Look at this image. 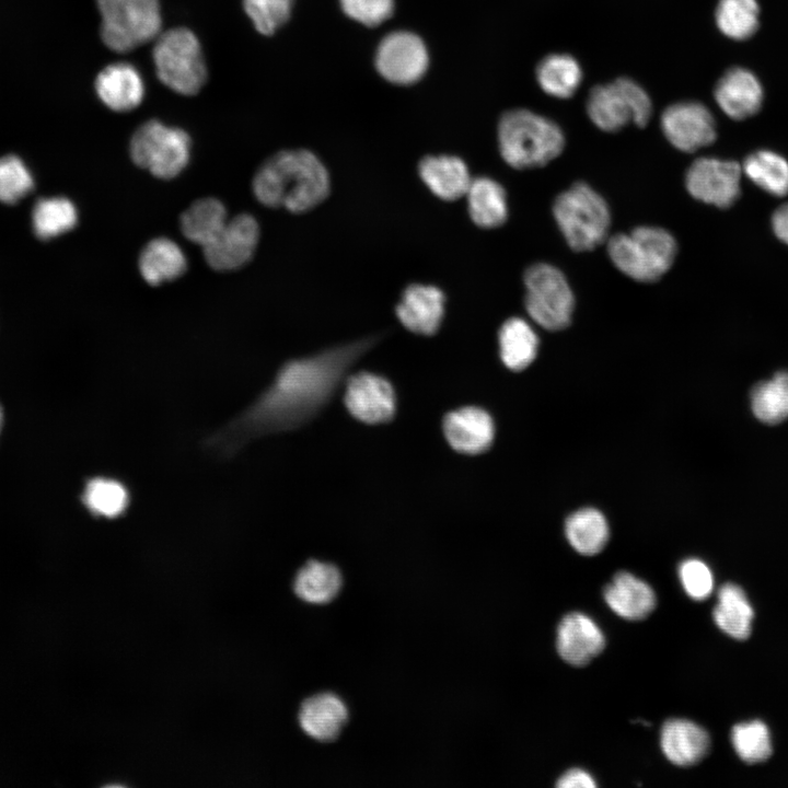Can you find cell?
Masks as SVG:
<instances>
[{
	"label": "cell",
	"instance_id": "9a60e30c",
	"mask_svg": "<svg viewBox=\"0 0 788 788\" xmlns=\"http://www.w3.org/2000/svg\"><path fill=\"white\" fill-rule=\"evenodd\" d=\"M345 404L355 418L371 425L390 421L395 413L391 384L369 372L356 373L347 380Z\"/></svg>",
	"mask_w": 788,
	"mask_h": 788
},
{
	"label": "cell",
	"instance_id": "d6986e66",
	"mask_svg": "<svg viewBox=\"0 0 788 788\" xmlns=\"http://www.w3.org/2000/svg\"><path fill=\"white\" fill-rule=\"evenodd\" d=\"M444 293L430 285L408 286L396 305V316L410 332L430 336L439 329L444 315Z\"/></svg>",
	"mask_w": 788,
	"mask_h": 788
},
{
	"label": "cell",
	"instance_id": "4316f807",
	"mask_svg": "<svg viewBox=\"0 0 788 788\" xmlns=\"http://www.w3.org/2000/svg\"><path fill=\"white\" fill-rule=\"evenodd\" d=\"M466 197L470 217L476 225L494 229L507 221V194L498 182L489 177H476L472 179Z\"/></svg>",
	"mask_w": 788,
	"mask_h": 788
},
{
	"label": "cell",
	"instance_id": "83f0119b",
	"mask_svg": "<svg viewBox=\"0 0 788 788\" xmlns=\"http://www.w3.org/2000/svg\"><path fill=\"white\" fill-rule=\"evenodd\" d=\"M186 265L182 248L167 237L151 240L139 256L140 273L152 286L176 279L184 274Z\"/></svg>",
	"mask_w": 788,
	"mask_h": 788
},
{
	"label": "cell",
	"instance_id": "5b68a950",
	"mask_svg": "<svg viewBox=\"0 0 788 788\" xmlns=\"http://www.w3.org/2000/svg\"><path fill=\"white\" fill-rule=\"evenodd\" d=\"M553 215L567 244L576 252L592 251L609 237L610 208L587 183L577 182L558 194Z\"/></svg>",
	"mask_w": 788,
	"mask_h": 788
},
{
	"label": "cell",
	"instance_id": "60d3db41",
	"mask_svg": "<svg viewBox=\"0 0 788 788\" xmlns=\"http://www.w3.org/2000/svg\"><path fill=\"white\" fill-rule=\"evenodd\" d=\"M680 581L690 598L702 601L714 589V577L709 567L702 560L690 558L679 567Z\"/></svg>",
	"mask_w": 788,
	"mask_h": 788
},
{
	"label": "cell",
	"instance_id": "277c9868",
	"mask_svg": "<svg viewBox=\"0 0 788 788\" xmlns=\"http://www.w3.org/2000/svg\"><path fill=\"white\" fill-rule=\"evenodd\" d=\"M606 250L621 273L635 281L650 283L670 270L677 254V243L668 230L644 225L607 237Z\"/></svg>",
	"mask_w": 788,
	"mask_h": 788
},
{
	"label": "cell",
	"instance_id": "74e56055",
	"mask_svg": "<svg viewBox=\"0 0 788 788\" xmlns=\"http://www.w3.org/2000/svg\"><path fill=\"white\" fill-rule=\"evenodd\" d=\"M731 741L735 753L745 763H761L772 755L770 734L762 721L756 720L734 726Z\"/></svg>",
	"mask_w": 788,
	"mask_h": 788
},
{
	"label": "cell",
	"instance_id": "4fadbf2b",
	"mask_svg": "<svg viewBox=\"0 0 788 788\" xmlns=\"http://www.w3.org/2000/svg\"><path fill=\"white\" fill-rule=\"evenodd\" d=\"M741 173L742 167L734 161L700 158L686 171L685 187L695 199L727 208L740 195Z\"/></svg>",
	"mask_w": 788,
	"mask_h": 788
},
{
	"label": "cell",
	"instance_id": "3957f363",
	"mask_svg": "<svg viewBox=\"0 0 788 788\" xmlns=\"http://www.w3.org/2000/svg\"><path fill=\"white\" fill-rule=\"evenodd\" d=\"M497 134L502 159L517 170L545 166L561 154L566 144L558 124L522 107L501 115Z\"/></svg>",
	"mask_w": 788,
	"mask_h": 788
},
{
	"label": "cell",
	"instance_id": "f1b7e54d",
	"mask_svg": "<svg viewBox=\"0 0 788 788\" xmlns=\"http://www.w3.org/2000/svg\"><path fill=\"white\" fill-rule=\"evenodd\" d=\"M224 205L211 197L193 202L181 216L182 233L190 242L205 247L228 222Z\"/></svg>",
	"mask_w": 788,
	"mask_h": 788
},
{
	"label": "cell",
	"instance_id": "9c48e42d",
	"mask_svg": "<svg viewBox=\"0 0 788 788\" xmlns=\"http://www.w3.org/2000/svg\"><path fill=\"white\" fill-rule=\"evenodd\" d=\"M524 305L530 317L547 331H561L571 323L575 296L560 269L536 263L524 273Z\"/></svg>",
	"mask_w": 788,
	"mask_h": 788
},
{
	"label": "cell",
	"instance_id": "ffe728a7",
	"mask_svg": "<svg viewBox=\"0 0 788 788\" xmlns=\"http://www.w3.org/2000/svg\"><path fill=\"white\" fill-rule=\"evenodd\" d=\"M443 431L455 451L479 454L490 448L495 427L491 417L484 409L463 407L445 415Z\"/></svg>",
	"mask_w": 788,
	"mask_h": 788
},
{
	"label": "cell",
	"instance_id": "1f68e13d",
	"mask_svg": "<svg viewBox=\"0 0 788 788\" xmlns=\"http://www.w3.org/2000/svg\"><path fill=\"white\" fill-rule=\"evenodd\" d=\"M565 533L570 545L586 556L600 553L610 535L605 517L594 508H583L570 514L565 523Z\"/></svg>",
	"mask_w": 788,
	"mask_h": 788
},
{
	"label": "cell",
	"instance_id": "484cf974",
	"mask_svg": "<svg viewBox=\"0 0 788 788\" xmlns=\"http://www.w3.org/2000/svg\"><path fill=\"white\" fill-rule=\"evenodd\" d=\"M535 79L545 94L566 100L579 90L583 71L579 61L570 54L552 53L537 62Z\"/></svg>",
	"mask_w": 788,
	"mask_h": 788
},
{
	"label": "cell",
	"instance_id": "8d00e7d4",
	"mask_svg": "<svg viewBox=\"0 0 788 788\" xmlns=\"http://www.w3.org/2000/svg\"><path fill=\"white\" fill-rule=\"evenodd\" d=\"M32 222L35 234L48 240L72 230L78 222V212L65 197L42 198L33 208Z\"/></svg>",
	"mask_w": 788,
	"mask_h": 788
},
{
	"label": "cell",
	"instance_id": "8992f818",
	"mask_svg": "<svg viewBox=\"0 0 788 788\" xmlns=\"http://www.w3.org/2000/svg\"><path fill=\"white\" fill-rule=\"evenodd\" d=\"M586 112L592 124L605 132H617L629 124L646 127L653 105L648 92L633 78L592 86L586 100Z\"/></svg>",
	"mask_w": 788,
	"mask_h": 788
},
{
	"label": "cell",
	"instance_id": "5bb4252c",
	"mask_svg": "<svg viewBox=\"0 0 788 788\" xmlns=\"http://www.w3.org/2000/svg\"><path fill=\"white\" fill-rule=\"evenodd\" d=\"M259 239L254 217L241 213L229 219L212 242L202 247L208 265L219 271L244 266L253 256Z\"/></svg>",
	"mask_w": 788,
	"mask_h": 788
},
{
	"label": "cell",
	"instance_id": "d4e9b609",
	"mask_svg": "<svg viewBox=\"0 0 788 788\" xmlns=\"http://www.w3.org/2000/svg\"><path fill=\"white\" fill-rule=\"evenodd\" d=\"M292 588L294 594L306 603L327 604L340 593L343 576L334 564L310 559L297 571Z\"/></svg>",
	"mask_w": 788,
	"mask_h": 788
},
{
	"label": "cell",
	"instance_id": "52a82bcc",
	"mask_svg": "<svg viewBox=\"0 0 788 788\" xmlns=\"http://www.w3.org/2000/svg\"><path fill=\"white\" fill-rule=\"evenodd\" d=\"M160 81L176 93L196 94L207 80V68L196 35L184 27L161 32L152 50Z\"/></svg>",
	"mask_w": 788,
	"mask_h": 788
},
{
	"label": "cell",
	"instance_id": "30bf717a",
	"mask_svg": "<svg viewBox=\"0 0 788 788\" xmlns=\"http://www.w3.org/2000/svg\"><path fill=\"white\" fill-rule=\"evenodd\" d=\"M129 151L135 164L159 178L170 179L187 165L190 139L184 130L153 119L134 132Z\"/></svg>",
	"mask_w": 788,
	"mask_h": 788
},
{
	"label": "cell",
	"instance_id": "f35d334b",
	"mask_svg": "<svg viewBox=\"0 0 788 788\" xmlns=\"http://www.w3.org/2000/svg\"><path fill=\"white\" fill-rule=\"evenodd\" d=\"M34 181L24 162L16 155L0 158V201L14 204L33 190Z\"/></svg>",
	"mask_w": 788,
	"mask_h": 788
},
{
	"label": "cell",
	"instance_id": "d6a6232c",
	"mask_svg": "<svg viewBox=\"0 0 788 788\" xmlns=\"http://www.w3.org/2000/svg\"><path fill=\"white\" fill-rule=\"evenodd\" d=\"M81 500L93 517L115 519L128 509L130 494L120 480L97 476L85 483Z\"/></svg>",
	"mask_w": 788,
	"mask_h": 788
},
{
	"label": "cell",
	"instance_id": "2e32d148",
	"mask_svg": "<svg viewBox=\"0 0 788 788\" xmlns=\"http://www.w3.org/2000/svg\"><path fill=\"white\" fill-rule=\"evenodd\" d=\"M298 720L306 735L322 743H331L346 727L349 710L337 694L321 692L301 703Z\"/></svg>",
	"mask_w": 788,
	"mask_h": 788
},
{
	"label": "cell",
	"instance_id": "f6af8a7d",
	"mask_svg": "<svg viewBox=\"0 0 788 788\" xmlns=\"http://www.w3.org/2000/svg\"><path fill=\"white\" fill-rule=\"evenodd\" d=\"M2 422H3V413H2V408L0 406V431H1Z\"/></svg>",
	"mask_w": 788,
	"mask_h": 788
},
{
	"label": "cell",
	"instance_id": "f546056e",
	"mask_svg": "<svg viewBox=\"0 0 788 788\" xmlns=\"http://www.w3.org/2000/svg\"><path fill=\"white\" fill-rule=\"evenodd\" d=\"M712 617L723 633L734 639L743 640L751 634L754 611L739 586L726 583L718 591V602Z\"/></svg>",
	"mask_w": 788,
	"mask_h": 788
},
{
	"label": "cell",
	"instance_id": "7c38bea8",
	"mask_svg": "<svg viewBox=\"0 0 788 788\" xmlns=\"http://www.w3.org/2000/svg\"><path fill=\"white\" fill-rule=\"evenodd\" d=\"M660 127L665 139L686 153L711 144L717 137L711 112L697 101H679L668 105L661 113Z\"/></svg>",
	"mask_w": 788,
	"mask_h": 788
},
{
	"label": "cell",
	"instance_id": "4dcf8cb0",
	"mask_svg": "<svg viewBox=\"0 0 788 788\" xmlns=\"http://www.w3.org/2000/svg\"><path fill=\"white\" fill-rule=\"evenodd\" d=\"M499 348L505 366L513 371H520L535 359L538 337L526 321L510 317L500 327Z\"/></svg>",
	"mask_w": 788,
	"mask_h": 788
},
{
	"label": "cell",
	"instance_id": "7402d4cb",
	"mask_svg": "<svg viewBox=\"0 0 788 788\" xmlns=\"http://www.w3.org/2000/svg\"><path fill=\"white\" fill-rule=\"evenodd\" d=\"M660 745L664 756L677 766L700 762L710 745L705 729L686 719H669L662 726Z\"/></svg>",
	"mask_w": 788,
	"mask_h": 788
},
{
	"label": "cell",
	"instance_id": "ee69618b",
	"mask_svg": "<svg viewBox=\"0 0 788 788\" xmlns=\"http://www.w3.org/2000/svg\"><path fill=\"white\" fill-rule=\"evenodd\" d=\"M772 224L776 236L788 245V204L774 212Z\"/></svg>",
	"mask_w": 788,
	"mask_h": 788
},
{
	"label": "cell",
	"instance_id": "ba28073f",
	"mask_svg": "<svg viewBox=\"0 0 788 788\" xmlns=\"http://www.w3.org/2000/svg\"><path fill=\"white\" fill-rule=\"evenodd\" d=\"M101 37L112 50L126 53L155 39L161 33L159 0H96Z\"/></svg>",
	"mask_w": 788,
	"mask_h": 788
},
{
	"label": "cell",
	"instance_id": "7bdbcfd3",
	"mask_svg": "<svg viewBox=\"0 0 788 788\" xmlns=\"http://www.w3.org/2000/svg\"><path fill=\"white\" fill-rule=\"evenodd\" d=\"M556 786L558 788H594L596 783L588 772L572 768L560 776Z\"/></svg>",
	"mask_w": 788,
	"mask_h": 788
},
{
	"label": "cell",
	"instance_id": "ac0fdd59",
	"mask_svg": "<svg viewBox=\"0 0 788 788\" xmlns=\"http://www.w3.org/2000/svg\"><path fill=\"white\" fill-rule=\"evenodd\" d=\"M763 96L762 84L755 74L740 67L728 69L714 89L718 106L735 120L755 115L762 106Z\"/></svg>",
	"mask_w": 788,
	"mask_h": 788
},
{
	"label": "cell",
	"instance_id": "8fae6325",
	"mask_svg": "<svg viewBox=\"0 0 788 788\" xmlns=\"http://www.w3.org/2000/svg\"><path fill=\"white\" fill-rule=\"evenodd\" d=\"M378 72L391 83L409 85L419 81L429 66L424 40L409 31H394L379 43L375 53Z\"/></svg>",
	"mask_w": 788,
	"mask_h": 788
},
{
	"label": "cell",
	"instance_id": "6da1fadb",
	"mask_svg": "<svg viewBox=\"0 0 788 788\" xmlns=\"http://www.w3.org/2000/svg\"><path fill=\"white\" fill-rule=\"evenodd\" d=\"M375 340L366 338L286 362L270 385L244 412L212 433L206 445L231 456L256 438L304 426L329 403L350 367Z\"/></svg>",
	"mask_w": 788,
	"mask_h": 788
},
{
	"label": "cell",
	"instance_id": "44dd1931",
	"mask_svg": "<svg viewBox=\"0 0 788 788\" xmlns=\"http://www.w3.org/2000/svg\"><path fill=\"white\" fill-rule=\"evenodd\" d=\"M95 90L101 101L112 111L128 112L137 107L144 95L139 71L128 62L105 67L96 77Z\"/></svg>",
	"mask_w": 788,
	"mask_h": 788
},
{
	"label": "cell",
	"instance_id": "ab89813d",
	"mask_svg": "<svg viewBox=\"0 0 788 788\" xmlns=\"http://www.w3.org/2000/svg\"><path fill=\"white\" fill-rule=\"evenodd\" d=\"M243 7L258 33L273 35L289 20L293 0H243Z\"/></svg>",
	"mask_w": 788,
	"mask_h": 788
},
{
	"label": "cell",
	"instance_id": "e0dca14e",
	"mask_svg": "<svg viewBox=\"0 0 788 788\" xmlns=\"http://www.w3.org/2000/svg\"><path fill=\"white\" fill-rule=\"evenodd\" d=\"M605 646L601 628L588 615L572 612L563 617L557 628L556 647L567 663L582 667Z\"/></svg>",
	"mask_w": 788,
	"mask_h": 788
},
{
	"label": "cell",
	"instance_id": "603a6c76",
	"mask_svg": "<svg viewBox=\"0 0 788 788\" xmlns=\"http://www.w3.org/2000/svg\"><path fill=\"white\" fill-rule=\"evenodd\" d=\"M604 600L614 613L628 621L646 618L657 604L652 588L626 571L616 573L605 587Z\"/></svg>",
	"mask_w": 788,
	"mask_h": 788
},
{
	"label": "cell",
	"instance_id": "d590c367",
	"mask_svg": "<svg viewBox=\"0 0 788 788\" xmlns=\"http://www.w3.org/2000/svg\"><path fill=\"white\" fill-rule=\"evenodd\" d=\"M760 5L756 0H719L715 10L718 30L734 40L753 36L760 25Z\"/></svg>",
	"mask_w": 788,
	"mask_h": 788
},
{
	"label": "cell",
	"instance_id": "836d02e7",
	"mask_svg": "<svg viewBox=\"0 0 788 788\" xmlns=\"http://www.w3.org/2000/svg\"><path fill=\"white\" fill-rule=\"evenodd\" d=\"M754 416L767 425L788 418V372H777L772 380L755 384L751 391Z\"/></svg>",
	"mask_w": 788,
	"mask_h": 788
},
{
	"label": "cell",
	"instance_id": "7a4b0ae2",
	"mask_svg": "<svg viewBox=\"0 0 788 788\" xmlns=\"http://www.w3.org/2000/svg\"><path fill=\"white\" fill-rule=\"evenodd\" d=\"M329 176L322 162L308 150H283L257 170L253 193L271 208L300 213L321 204L329 194Z\"/></svg>",
	"mask_w": 788,
	"mask_h": 788
},
{
	"label": "cell",
	"instance_id": "cb8c5ba5",
	"mask_svg": "<svg viewBox=\"0 0 788 788\" xmlns=\"http://www.w3.org/2000/svg\"><path fill=\"white\" fill-rule=\"evenodd\" d=\"M419 175L427 187L443 200L466 195L472 178L463 160L454 155H428L419 162Z\"/></svg>",
	"mask_w": 788,
	"mask_h": 788
},
{
	"label": "cell",
	"instance_id": "e575fe53",
	"mask_svg": "<svg viewBox=\"0 0 788 788\" xmlns=\"http://www.w3.org/2000/svg\"><path fill=\"white\" fill-rule=\"evenodd\" d=\"M742 170L768 194L777 197L788 194V162L781 155L768 150L754 152L745 159Z\"/></svg>",
	"mask_w": 788,
	"mask_h": 788
},
{
	"label": "cell",
	"instance_id": "b9f144b4",
	"mask_svg": "<svg viewBox=\"0 0 788 788\" xmlns=\"http://www.w3.org/2000/svg\"><path fill=\"white\" fill-rule=\"evenodd\" d=\"M343 12L366 26H378L389 20L395 8L394 0H339Z\"/></svg>",
	"mask_w": 788,
	"mask_h": 788
}]
</instances>
